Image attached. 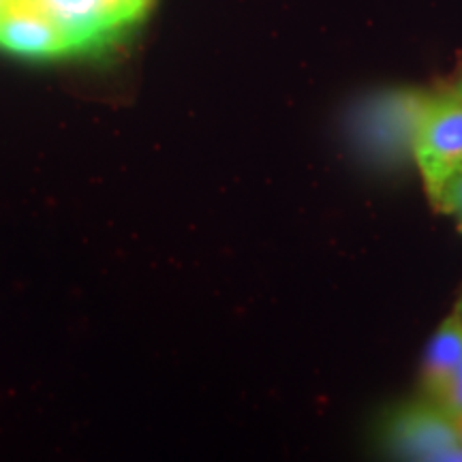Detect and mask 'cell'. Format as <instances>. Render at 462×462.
Instances as JSON below:
<instances>
[{"instance_id":"6da1fadb","label":"cell","mask_w":462,"mask_h":462,"mask_svg":"<svg viewBox=\"0 0 462 462\" xmlns=\"http://www.w3.org/2000/svg\"><path fill=\"white\" fill-rule=\"evenodd\" d=\"M432 92L418 88L383 90L362 101L351 114V137L371 163L398 167L413 161V143Z\"/></svg>"},{"instance_id":"7a4b0ae2","label":"cell","mask_w":462,"mask_h":462,"mask_svg":"<svg viewBox=\"0 0 462 462\" xmlns=\"http://www.w3.org/2000/svg\"><path fill=\"white\" fill-rule=\"evenodd\" d=\"M413 163L429 199L462 167V99L452 90L432 95L415 135Z\"/></svg>"},{"instance_id":"3957f363","label":"cell","mask_w":462,"mask_h":462,"mask_svg":"<svg viewBox=\"0 0 462 462\" xmlns=\"http://www.w3.org/2000/svg\"><path fill=\"white\" fill-rule=\"evenodd\" d=\"M390 449L411 460H462L452 415L435 401L418 402L394 415L388 429Z\"/></svg>"},{"instance_id":"277c9868","label":"cell","mask_w":462,"mask_h":462,"mask_svg":"<svg viewBox=\"0 0 462 462\" xmlns=\"http://www.w3.org/2000/svg\"><path fill=\"white\" fill-rule=\"evenodd\" d=\"M24 7L54 20L71 43V54H99L118 39L109 32L99 0H5V9Z\"/></svg>"},{"instance_id":"5b68a950","label":"cell","mask_w":462,"mask_h":462,"mask_svg":"<svg viewBox=\"0 0 462 462\" xmlns=\"http://www.w3.org/2000/svg\"><path fill=\"white\" fill-rule=\"evenodd\" d=\"M0 48L32 60L73 56L67 34L54 20L24 7L0 11Z\"/></svg>"},{"instance_id":"8992f818","label":"cell","mask_w":462,"mask_h":462,"mask_svg":"<svg viewBox=\"0 0 462 462\" xmlns=\"http://www.w3.org/2000/svg\"><path fill=\"white\" fill-rule=\"evenodd\" d=\"M462 364V321L454 313L441 321L432 334L424 362H421V388L435 398Z\"/></svg>"},{"instance_id":"52a82bcc","label":"cell","mask_w":462,"mask_h":462,"mask_svg":"<svg viewBox=\"0 0 462 462\" xmlns=\"http://www.w3.org/2000/svg\"><path fill=\"white\" fill-rule=\"evenodd\" d=\"M99 5L103 20L116 39L146 20L152 9V0H99Z\"/></svg>"},{"instance_id":"ba28073f","label":"cell","mask_w":462,"mask_h":462,"mask_svg":"<svg viewBox=\"0 0 462 462\" xmlns=\"http://www.w3.org/2000/svg\"><path fill=\"white\" fill-rule=\"evenodd\" d=\"M430 204L435 206L439 212L454 218L458 229L462 231V167H458V170L441 184V189L437 190L435 198L430 199Z\"/></svg>"},{"instance_id":"9c48e42d","label":"cell","mask_w":462,"mask_h":462,"mask_svg":"<svg viewBox=\"0 0 462 462\" xmlns=\"http://www.w3.org/2000/svg\"><path fill=\"white\" fill-rule=\"evenodd\" d=\"M430 401H435L452 418L462 415V364L456 368L452 377L448 379V383L439 390V394L430 398Z\"/></svg>"},{"instance_id":"30bf717a","label":"cell","mask_w":462,"mask_h":462,"mask_svg":"<svg viewBox=\"0 0 462 462\" xmlns=\"http://www.w3.org/2000/svg\"><path fill=\"white\" fill-rule=\"evenodd\" d=\"M454 424H456V432H458V441H460V448H462V415H456Z\"/></svg>"},{"instance_id":"8fae6325","label":"cell","mask_w":462,"mask_h":462,"mask_svg":"<svg viewBox=\"0 0 462 462\" xmlns=\"http://www.w3.org/2000/svg\"><path fill=\"white\" fill-rule=\"evenodd\" d=\"M454 315L462 321V296L458 298V302H456V306H454Z\"/></svg>"},{"instance_id":"7c38bea8","label":"cell","mask_w":462,"mask_h":462,"mask_svg":"<svg viewBox=\"0 0 462 462\" xmlns=\"http://www.w3.org/2000/svg\"><path fill=\"white\" fill-rule=\"evenodd\" d=\"M452 92H454V95H458V97H460V99H462V75H460V79H458V82H456V84H454V88H452Z\"/></svg>"},{"instance_id":"4fadbf2b","label":"cell","mask_w":462,"mask_h":462,"mask_svg":"<svg viewBox=\"0 0 462 462\" xmlns=\"http://www.w3.org/2000/svg\"><path fill=\"white\" fill-rule=\"evenodd\" d=\"M3 7H5V0H0V11H3Z\"/></svg>"}]
</instances>
